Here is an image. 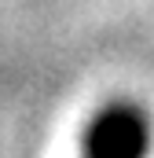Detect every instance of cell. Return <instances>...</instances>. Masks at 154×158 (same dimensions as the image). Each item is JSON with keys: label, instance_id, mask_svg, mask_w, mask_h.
<instances>
[{"label": "cell", "instance_id": "cell-1", "mask_svg": "<svg viewBox=\"0 0 154 158\" xmlns=\"http://www.w3.org/2000/svg\"><path fill=\"white\" fill-rule=\"evenodd\" d=\"M151 125L132 103H110L88 121L81 140V158H147Z\"/></svg>", "mask_w": 154, "mask_h": 158}]
</instances>
